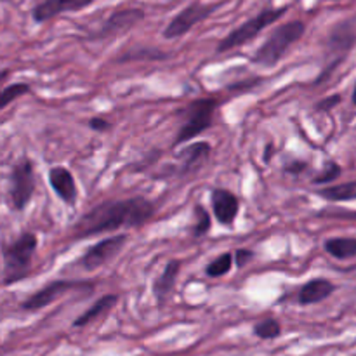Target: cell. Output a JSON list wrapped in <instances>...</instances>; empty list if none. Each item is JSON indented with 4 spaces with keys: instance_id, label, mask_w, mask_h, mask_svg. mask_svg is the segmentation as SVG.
Instances as JSON below:
<instances>
[{
    "instance_id": "cell-15",
    "label": "cell",
    "mask_w": 356,
    "mask_h": 356,
    "mask_svg": "<svg viewBox=\"0 0 356 356\" xmlns=\"http://www.w3.org/2000/svg\"><path fill=\"white\" fill-rule=\"evenodd\" d=\"M49 183H51V188L56 191L59 198H61L65 204L75 205L76 202V184L75 177L65 167H52L49 170Z\"/></svg>"
},
{
    "instance_id": "cell-3",
    "label": "cell",
    "mask_w": 356,
    "mask_h": 356,
    "mask_svg": "<svg viewBox=\"0 0 356 356\" xmlns=\"http://www.w3.org/2000/svg\"><path fill=\"white\" fill-rule=\"evenodd\" d=\"M305 31L306 24L301 19L280 24V26L271 31L266 42L257 49L256 54L252 56V63L264 66V68H273L282 61V58L291 49V45H294L305 35Z\"/></svg>"
},
{
    "instance_id": "cell-5",
    "label": "cell",
    "mask_w": 356,
    "mask_h": 356,
    "mask_svg": "<svg viewBox=\"0 0 356 356\" xmlns=\"http://www.w3.org/2000/svg\"><path fill=\"white\" fill-rule=\"evenodd\" d=\"M216 108H218V99L214 97H202V99L191 101L183 111V125L174 139V146L184 145L207 131L214 122Z\"/></svg>"
},
{
    "instance_id": "cell-21",
    "label": "cell",
    "mask_w": 356,
    "mask_h": 356,
    "mask_svg": "<svg viewBox=\"0 0 356 356\" xmlns=\"http://www.w3.org/2000/svg\"><path fill=\"white\" fill-rule=\"evenodd\" d=\"M165 58H169V54L160 49L153 47H139L132 49V51L124 52L122 56H118L117 63H129V61H163Z\"/></svg>"
},
{
    "instance_id": "cell-9",
    "label": "cell",
    "mask_w": 356,
    "mask_h": 356,
    "mask_svg": "<svg viewBox=\"0 0 356 356\" xmlns=\"http://www.w3.org/2000/svg\"><path fill=\"white\" fill-rule=\"evenodd\" d=\"M127 235L108 236V238L101 240V242L89 247V249L86 250V254H83L76 263H79V266H82L86 271L97 270V268L110 263L113 257H117L118 254H120V250L124 249L125 243H127Z\"/></svg>"
},
{
    "instance_id": "cell-13",
    "label": "cell",
    "mask_w": 356,
    "mask_h": 356,
    "mask_svg": "<svg viewBox=\"0 0 356 356\" xmlns=\"http://www.w3.org/2000/svg\"><path fill=\"white\" fill-rule=\"evenodd\" d=\"M96 0H40L37 6L31 9V17L35 23H45V21L52 19V17L59 16L65 13H76Z\"/></svg>"
},
{
    "instance_id": "cell-10",
    "label": "cell",
    "mask_w": 356,
    "mask_h": 356,
    "mask_svg": "<svg viewBox=\"0 0 356 356\" xmlns=\"http://www.w3.org/2000/svg\"><path fill=\"white\" fill-rule=\"evenodd\" d=\"M145 19V10L138 7H125V9H117L110 14L106 21L99 26V30L90 35L92 40H106V38L118 37L122 33H127L129 30L139 24Z\"/></svg>"
},
{
    "instance_id": "cell-24",
    "label": "cell",
    "mask_w": 356,
    "mask_h": 356,
    "mask_svg": "<svg viewBox=\"0 0 356 356\" xmlns=\"http://www.w3.org/2000/svg\"><path fill=\"white\" fill-rule=\"evenodd\" d=\"M254 334L259 339H275L282 334V325L277 318H263L254 325Z\"/></svg>"
},
{
    "instance_id": "cell-7",
    "label": "cell",
    "mask_w": 356,
    "mask_h": 356,
    "mask_svg": "<svg viewBox=\"0 0 356 356\" xmlns=\"http://www.w3.org/2000/svg\"><path fill=\"white\" fill-rule=\"evenodd\" d=\"M35 191V169L33 162L26 156L17 160L10 170L9 177V200L14 211L21 212L30 204Z\"/></svg>"
},
{
    "instance_id": "cell-20",
    "label": "cell",
    "mask_w": 356,
    "mask_h": 356,
    "mask_svg": "<svg viewBox=\"0 0 356 356\" xmlns=\"http://www.w3.org/2000/svg\"><path fill=\"white\" fill-rule=\"evenodd\" d=\"M316 195L327 202H355L356 200V181H348V183L320 188V190L316 191Z\"/></svg>"
},
{
    "instance_id": "cell-28",
    "label": "cell",
    "mask_w": 356,
    "mask_h": 356,
    "mask_svg": "<svg viewBox=\"0 0 356 356\" xmlns=\"http://www.w3.org/2000/svg\"><path fill=\"white\" fill-rule=\"evenodd\" d=\"M341 99H343V97H341V94H334V96L325 97V99H322L318 104H316V111L332 110V108H336L337 104L341 103Z\"/></svg>"
},
{
    "instance_id": "cell-8",
    "label": "cell",
    "mask_w": 356,
    "mask_h": 356,
    "mask_svg": "<svg viewBox=\"0 0 356 356\" xmlns=\"http://www.w3.org/2000/svg\"><path fill=\"white\" fill-rule=\"evenodd\" d=\"M219 7H221V3L219 2L190 3V6H186L183 10H179V13L169 21V24H167L165 30H163V38H167V40H174V38L184 37L191 28L197 26L198 23L205 21L207 17H211Z\"/></svg>"
},
{
    "instance_id": "cell-1",
    "label": "cell",
    "mask_w": 356,
    "mask_h": 356,
    "mask_svg": "<svg viewBox=\"0 0 356 356\" xmlns=\"http://www.w3.org/2000/svg\"><path fill=\"white\" fill-rule=\"evenodd\" d=\"M155 214V205L143 197L103 202L90 209L75 225V238H89L120 228H136L148 222Z\"/></svg>"
},
{
    "instance_id": "cell-12",
    "label": "cell",
    "mask_w": 356,
    "mask_h": 356,
    "mask_svg": "<svg viewBox=\"0 0 356 356\" xmlns=\"http://www.w3.org/2000/svg\"><path fill=\"white\" fill-rule=\"evenodd\" d=\"M211 145L205 141L193 143V145L186 146L179 152L177 160H179V169L177 174L183 177L186 176H195L197 172H200L204 169L205 163L211 159Z\"/></svg>"
},
{
    "instance_id": "cell-4",
    "label": "cell",
    "mask_w": 356,
    "mask_h": 356,
    "mask_svg": "<svg viewBox=\"0 0 356 356\" xmlns=\"http://www.w3.org/2000/svg\"><path fill=\"white\" fill-rule=\"evenodd\" d=\"M289 7H266L261 13H257L256 16L247 19L245 23L240 24L238 28H235L233 31H229L225 38L218 44L216 47V52L218 54H225V52L233 51L236 47H242L247 42L254 40L257 35L263 30H266L268 26H271L273 23H277L285 13H287Z\"/></svg>"
},
{
    "instance_id": "cell-23",
    "label": "cell",
    "mask_w": 356,
    "mask_h": 356,
    "mask_svg": "<svg viewBox=\"0 0 356 356\" xmlns=\"http://www.w3.org/2000/svg\"><path fill=\"white\" fill-rule=\"evenodd\" d=\"M232 268H233V256L229 252H225L221 254V256L216 257V259L205 268V273H207V277L211 278H219L228 275L229 271H232Z\"/></svg>"
},
{
    "instance_id": "cell-19",
    "label": "cell",
    "mask_w": 356,
    "mask_h": 356,
    "mask_svg": "<svg viewBox=\"0 0 356 356\" xmlns=\"http://www.w3.org/2000/svg\"><path fill=\"white\" fill-rule=\"evenodd\" d=\"M118 301V296L115 294H106L103 296V298L97 299L96 302H94L92 306H90L89 309H87L86 313H82V315L79 316V318L73 322V327H86L89 325L90 322H94V320H97L99 316H103L104 313L110 312L111 308H113L115 305H117Z\"/></svg>"
},
{
    "instance_id": "cell-16",
    "label": "cell",
    "mask_w": 356,
    "mask_h": 356,
    "mask_svg": "<svg viewBox=\"0 0 356 356\" xmlns=\"http://www.w3.org/2000/svg\"><path fill=\"white\" fill-rule=\"evenodd\" d=\"M334 291H336V285L330 280H325V278H313L308 284L302 285L298 294V301L302 306L316 305V302H322L327 298H330L334 294Z\"/></svg>"
},
{
    "instance_id": "cell-31",
    "label": "cell",
    "mask_w": 356,
    "mask_h": 356,
    "mask_svg": "<svg viewBox=\"0 0 356 356\" xmlns=\"http://www.w3.org/2000/svg\"><path fill=\"white\" fill-rule=\"evenodd\" d=\"M351 101H353V104H356V83L353 87V94H351Z\"/></svg>"
},
{
    "instance_id": "cell-14",
    "label": "cell",
    "mask_w": 356,
    "mask_h": 356,
    "mask_svg": "<svg viewBox=\"0 0 356 356\" xmlns=\"http://www.w3.org/2000/svg\"><path fill=\"white\" fill-rule=\"evenodd\" d=\"M211 202L216 219L222 226H232L240 212V202L236 195L229 190H225V188H218V190L212 191Z\"/></svg>"
},
{
    "instance_id": "cell-17",
    "label": "cell",
    "mask_w": 356,
    "mask_h": 356,
    "mask_svg": "<svg viewBox=\"0 0 356 356\" xmlns=\"http://www.w3.org/2000/svg\"><path fill=\"white\" fill-rule=\"evenodd\" d=\"M181 271V261H169L163 271L160 273V277L153 282V294H155L156 301L163 302L167 299V296L174 291L176 287L177 277H179Z\"/></svg>"
},
{
    "instance_id": "cell-25",
    "label": "cell",
    "mask_w": 356,
    "mask_h": 356,
    "mask_svg": "<svg viewBox=\"0 0 356 356\" xmlns=\"http://www.w3.org/2000/svg\"><path fill=\"white\" fill-rule=\"evenodd\" d=\"M28 92H30V86H28V83H13V86L0 90V111L6 106H9L13 101L19 99L21 96H24V94Z\"/></svg>"
},
{
    "instance_id": "cell-29",
    "label": "cell",
    "mask_w": 356,
    "mask_h": 356,
    "mask_svg": "<svg viewBox=\"0 0 356 356\" xmlns=\"http://www.w3.org/2000/svg\"><path fill=\"white\" fill-rule=\"evenodd\" d=\"M89 127L92 129V131L104 132V131H108V129H110V122L104 120V118H90Z\"/></svg>"
},
{
    "instance_id": "cell-27",
    "label": "cell",
    "mask_w": 356,
    "mask_h": 356,
    "mask_svg": "<svg viewBox=\"0 0 356 356\" xmlns=\"http://www.w3.org/2000/svg\"><path fill=\"white\" fill-rule=\"evenodd\" d=\"M254 259V252L250 249H236L235 250V264L236 268H245Z\"/></svg>"
},
{
    "instance_id": "cell-30",
    "label": "cell",
    "mask_w": 356,
    "mask_h": 356,
    "mask_svg": "<svg viewBox=\"0 0 356 356\" xmlns=\"http://www.w3.org/2000/svg\"><path fill=\"white\" fill-rule=\"evenodd\" d=\"M306 167H308V163L306 162H301V160H294V162H289L287 165H285V170L291 174H301L302 170H306Z\"/></svg>"
},
{
    "instance_id": "cell-26",
    "label": "cell",
    "mask_w": 356,
    "mask_h": 356,
    "mask_svg": "<svg viewBox=\"0 0 356 356\" xmlns=\"http://www.w3.org/2000/svg\"><path fill=\"white\" fill-rule=\"evenodd\" d=\"M341 165L337 162H334V160H330V162H327L325 165H323L322 172L316 174L315 177L312 179L313 184H329L332 183V181H336L337 177L341 176Z\"/></svg>"
},
{
    "instance_id": "cell-22",
    "label": "cell",
    "mask_w": 356,
    "mask_h": 356,
    "mask_svg": "<svg viewBox=\"0 0 356 356\" xmlns=\"http://www.w3.org/2000/svg\"><path fill=\"white\" fill-rule=\"evenodd\" d=\"M193 219L195 222H193V228H191V233H193L195 238H200V236L207 235V233L211 232V226H212L211 214H209L207 209H205L202 204L195 205Z\"/></svg>"
},
{
    "instance_id": "cell-2",
    "label": "cell",
    "mask_w": 356,
    "mask_h": 356,
    "mask_svg": "<svg viewBox=\"0 0 356 356\" xmlns=\"http://www.w3.org/2000/svg\"><path fill=\"white\" fill-rule=\"evenodd\" d=\"M37 245V235L30 232L21 233L13 242L3 243V284L13 285L30 275L31 261H33Z\"/></svg>"
},
{
    "instance_id": "cell-6",
    "label": "cell",
    "mask_w": 356,
    "mask_h": 356,
    "mask_svg": "<svg viewBox=\"0 0 356 356\" xmlns=\"http://www.w3.org/2000/svg\"><path fill=\"white\" fill-rule=\"evenodd\" d=\"M356 44V17L351 19L339 21L332 26L329 37H327V56H329V63H327L325 70L322 75L316 79V83H322L344 59L348 58L351 49Z\"/></svg>"
},
{
    "instance_id": "cell-11",
    "label": "cell",
    "mask_w": 356,
    "mask_h": 356,
    "mask_svg": "<svg viewBox=\"0 0 356 356\" xmlns=\"http://www.w3.org/2000/svg\"><path fill=\"white\" fill-rule=\"evenodd\" d=\"M92 285L83 284V282H70V280H54L51 284L44 285L42 289H38L35 294H31L30 298L24 299L21 302V308L24 312H37V309L47 308L49 305L59 299L61 296H65L66 292H70L72 289H90Z\"/></svg>"
},
{
    "instance_id": "cell-18",
    "label": "cell",
    "mask_w": 356,
    "mask_h": 356,
    "mask_svg": "<svg viewBox=\"0 0 356 356\" xmlns=\"http://www.w3.org/2000/svg\"><path fill=\"white\" fill-rule=\"evenodd\" d=\"M323 249L339 261L353 259L356 257V238L355 236H334V238L325 240Z\"/></svg>"
}]
</instances>
